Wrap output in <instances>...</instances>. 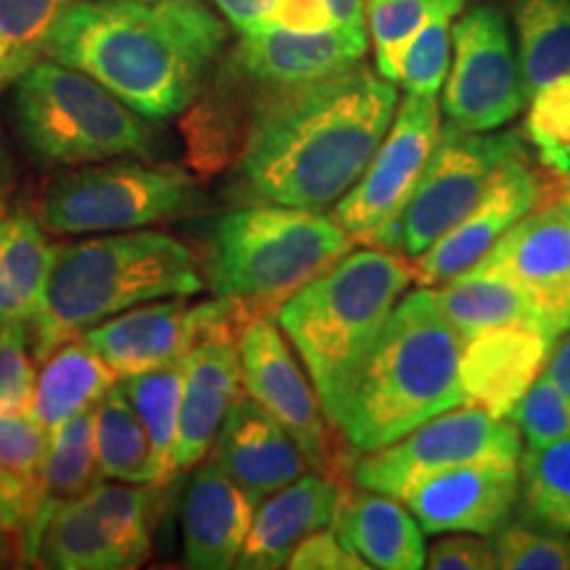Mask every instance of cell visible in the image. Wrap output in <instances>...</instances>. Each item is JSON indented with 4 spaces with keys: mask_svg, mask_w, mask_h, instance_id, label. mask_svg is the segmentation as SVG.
I'll return each instance as SVG.
<instances>
[{
    "mask_svg": "<svg viewBox=\"0 0 570 570\" xmlns=\"http://www.w3.org/2000/svg\"><path fill=\"white\" fill-rule=\"evenodd\" d=\"M436 302L462 336V344L475 333L499 325H525L544 333V325L523 291L508 275L483 265L444 283V288L436 291Z\"/></svg>",
    "mask_w": 570,
    "mask_h": 570,
    "instance_id": "cell-28",
    "label": "cell"
},
{
    "mask_svg": "<svg viewBox=\"0 0 570 570\" xmlns=\"http://www.w3.org/2000/svg\"><path fill=\"white\" fill-rule=\"evenodd\" d=\"M227 38V21L202 0H69L46 56L159 125L190 109Z\"/></svg>",
    "mask_w": 570,
    "mask_h": 570,
    "instance_id": "cell-2",
    "label": "cell"
},
{
    "mask_svg": "<svg viewBox=\"0 0 570 570\" xmlns=\"http://www.w3.org/2000/svg\"><path fill=\"white\" fill-rule=\"evenodd\" d=\"M69 0H0V88L46 56L48 38Z\"/></svg>",
    "mask_w": 570,
    "mask_h": 570,
    "instance_id": "cell-34",
    "label": "cell"
},
{
    "mask_svg": "<svg viewBox=\"0 0 570 570\" xmlns=\"http://www.w3.org/2000/svg\"><path fill=\"white\" fill-rule=\"evenodd\" d=\"M441 117L436 96L407 92L373 159L336 204V223L362 244H375L407 206L436 146Z\"/></svg>",
    "mask_w": 570,
    "mask_h": 570,
    "instance_id": "cell-14",
    "label": "cell"
},
{
    "mask_svg": "<svg viewBox=\"0 0 570 570\" xmlns=\"http://www.w3.org/2000/svg\"><path fill=\"white\" fill-rule=\"evenodd\" d=\"M254 502L217 462H198L183 497V560L196 570L235 568L252 531Z\"/></svg>",
    "mask_w": 570,
    "mask_h": 570,
    "instance_id": "cell-22",
    "label": "cell"
},
{
    "mask_svg": "<svg viewBox=\"0 0 570 570\" xmlns=\"http://www.w3.org/2000/svg\"><path fill=\"white\" fill-rule=\"evenodd\" d=\"M206 288L202 259L161 230H119L56 246L51 277L30 327L38 365L63 341L82 336L119 312Z\"/></svg>",
    "mask_w": 570,
    "mask_h": 570,
    "instance_id": "cell-4",
    "label": "cell"
},
{
    "mask_svg": "<svg viewBox=\"0 0 570 570\" xmlns=\"http://www.w3.org/2000/svg\"><path fill=\"white\" fill-rule=\"evenodd\" d=\"M294 570H365L367 562L356 554L333 525L306 537L291 554Z\"/></svg>",
    "mask_w": 570,
    "mask_h": 570,
    "instance_id": "cell-44",
    "label": "cell"
},
{
    "mask_svg": "<svg viewBox=\"0 0 570 570\" xmlns=\"http://www.w3.org/2000/svg\"><path fill=\"white\" fill-rule=\"evenodd\" d=\"M212 3L223 13L227 27L238 35H248L273 24L277 0H212Z\"/></svg>",
    "mask_w": 570,
    "mask_h": 570,
    "instance_id": "cell-46",
    "label": "cell"
},
{
    "mask_svg": "<svg viewBox=\"0 0 570 570\" xmlns=\"http://www.w3.org/2000/svg\"><path fill=\"white\" fill-rule=\"evenodd\" d=\"M161 483L96 481L82 497L48 504L35 566L127 570L151 558Z\"/></svg>",
    "mask_w": 570,
    "mask_h": 570,
    "instance_id": "cell-9",
    "label": "cell"
},
{
    "mask_svg": "<svg viewBox=\"0 0 570 570\" xmlns=\"http://www.w3.org/2000/svg\"><path fill=\"white\" fill-rule=\"evenodd\" d=\"M346 489L338 475L304 473L302 479L275 491L259 504V510H254L252 531L235 568H288L291 554L306 537L333 525Z\"/></svg>",
    "mask_w": 570,
    "mask_h": 570,
    "instance_id": "cell-23",
    "label": "cell"
},
{
    "mask_svg": "<svg viewBox=\"0 0 570 570\" xmlns=\"http://www.w3.org/2000/svg\"><path fill=\"white\" fill-rule=\"evenodd\" d=\"M481 460L518 462L520 431L510 417L460 404L425 420L394 444L360 454L348 468V479L362 489L399 497L415 479Z\"/></svg>",
    "mask_w": 570,
    "mask_h": 570,
    "instance_id": "cell-11",
    "label": "cell"
},
{
    "mask_svg": "<svg viewBox=\"0 0 570 570\" xmlns=\"http://www.w3.org/2000/svg\"><path fill=\"white\" fill-rule=\"evenodd\" d=\"M119 377L82 336L63 341L42 360L35 381L32 415L48 433L69 417L96 407Z\"/></svg>",
    "mask_w": 570,
    "mask_h": 570,
    "instance_id": "cell-27",
    "label": "cell"
},
{
    "mask_svg": "<svg viewBox=\"0 0 570 570\" xmlns=\"http://www.w3.org/2000/svg\"><path fill=\"white\" fill-rule=\"evenodd\" d=\"M525 154L520 132H468L444 125L407 206L377 246L417 259L481 202L499 169Z\"/></svg>",
    "mask_w": 570,
    "mask_h": 570,
    "instance_id": "cell-10",
    "label": "cell"
},
{
    "mask_svg": "<svg viewBox=\"0 0 570 570\" xmlns=\"http://www.w3.org/2000/svg\"><path fill=\"white\" fill-rule=\"evenodd\" d=\"M529 446H547L570 436V404L550 375H539L510 415Z\"/></svg>",
    "mask_w": 570,
    "mask_h": 570,
    "instance_id": "cell-41",
    "label": "cell"
},
{
    "mask_svg": "<svg viewBox=\"0 0 570 570\" xmlns=\"http://www.w3.org/2000/svg\"><path fill=\"white\" fill-rule=\"evenodd\" d=\"M552 346L544 333L525 325H499L470 336L460 354L465 404L494 417H510L544 370Z\"/></svg>",
    "mask_w": 570,
    "mask_h": 570,
    "instance_id": "cell-21",
    "label": "cell"
},
{
    "mask_svg": "<svg viewBox=\"0 0 570 570\" xmlns=\"http://www.w3.org/2000/svg\"><path fill=\"white\" fill-rule=\"evenodd\" d=\"M396 106V85L365 61L296 88L262 85L238 190L254 204L302 209L341 202L386 138Z\"/></svg>",
    "mask_w": 570,
    "mask_h": 570,
    "instance_id": "cell-1",
    "label": "cell"
},
{
    "mask_svg": "<svg viewBox=\"0 0 570 570\" xmlns=\"http://www.w3.org/2000/svg\"><path fill=\"white\" fill-rule=\"evenodd\" d=\"M240 377L246 394L259 402L294 436L312 470L344 479L348 458L336 454L323 404L309 375L291 354L281 325L269 315L254 317L238 336Z\"/></svg>",
    "mask_w": 570,
    "mask_h": 570,
    "instance_id": "cell-15",
    "label": "cell"
},
{
    "mask_svg": "<svg viewBox=\"0 0 570 570\" xmlns=\"http://www.w3.org/2000/svg\"><path fill=\"white\" fill-rule=\"evenodd\" d=\"M520 462V460H518ZM518 462L481 460L423 475L402 489L423 533L497 537L508 525L520 494Z\"/></svg>",
    "mask_w": 570,
    "mask_h": 570,
    "instance_id": "cell-17",
    "label": "cell"
},
{
    "mask_svg": "<svg viewBox=\"0 0 570 570\" xmlns=\"http://www.w3.org/2000/svg\"><path fill=\"white\" fill-rule=\"evenodd\" d=\"M479 265L508 275L523 291L552 344L570 331V209L566 196H554L525 214Z\"/></svg>",
    "mask_w": 570,
    "mask_h": 570,
    "instance_id": "cell-16",
    "label": "cell"
},
{
    "mask_svg": "<svg viewBox=\"0 0 570 570\" xmlns=\"http://www.w3.org/2000/svg\"><path fill=\"white\" fill-rule=\"evenodd\" d=\"M462 336L439 309L436 291H412L394 306L362 365L336 431L352 458L389 446L441 412L465 404Z\"/></svg>",
    "mask_w": 570,
    "mask_h": 570,
    "instance_id": "cell-3",
    "label": "cell"
},
{
    "mask_svg": "<svg viewBox=\"0 0 570 570\" xmlns=\"http://www.w3.org/2000/svg\"><path fill=\"white\" fill-rule=\"evenodd\" d=\"M547 198V185L537 169L515 156L499 169L494 183L462 223L444 238L412 259V273L420 285H444L479 262L512 230L525 214H531Z\"/></svg>",
    "mask_w": 570,
    "mask_h": 570,
    "instance_id": "cell-18",
    "label": "cell"
},
{
    "mask_svg": "<svg viewBox=\"0 0 570 570\" xmlns=\"http://www.w3.org/2000/svg\"><path fill=\"white\" fill-rule=\"evenodd\" d=\"M40 475L51 502L82 497L96 483V407L53 428L51 436H48V452L42 460Z\"/></svg>",
    "mask_w": 570,
    "mask_h": 570,
    "instance_id": "cell-33",
    "label": "cell"
},
{
    "mask_svg": "<svg viewBox=\"0 0 570 570\" xmlns=\"http://www.w3.org/2000/svg\"><path fill=\"white\" fill-rule=\"evenodd\" d=\"M547 375L552 377V383L560 389V394L570 404V336L554 346L552 360L547 362Z\"/></svg>",
    "mask_w": 570,
    "mask_h": 570,
    "instance_id": "cell-48",
    "label": "cell"
},
{
    "mask_svg": "<svg viewBox=\"0 0 570 570\" xmlns=\"http://www.w3.org/2000/svg\"><path fill=\"white\" fill-rule=\"evenodd\" d=\"M204 206L202 185L188 169L111 159L56 175L42 190L38 219L53 235H92L173 223Z\"/></svg>",
    "mask_w": 570,
    "mask_h": 570,
    "instance_id": "cell-8",
    "label": "cell"
},
{
    "mask_svg": "<svg viewBox=\"0 0 570 570\" xmlns=\"http://www.w3.org/2000/svg\"><path fill=\"white\" fill-rule=\"evenodd\" d=\"M183 399L173 475L194 470L217 439L219 425L244 389L238 341L209 338L198 344L183 362Z\"/></svg>",
    "mask_w": 570,
    "mask_h": 570,
    "instance_id": "cell-24",
    "label": "cell"
},
{
    "mask_svg": "<svg viewBox=\"0 0 570 570\" xmlns=\"http://www.w3.org/2000/svg\"><path fill=\"white\" fill-rule=\"evenodd\" d=\"M11 122L32 159L51 167L146 156L159 142L156 122L90 75L48 56L13 82Z\"/></svg>",
    "mask_w": 570,
    "mask_h": 570,
    "instance_id": "cell-7",
    "label": "cell"
},
{
    "mask_svg": "<svg viewBox=\"0 0 570 570\" xmlns=\"http://www.w3.org/2000/svg\"><path fill=\"white\" fill-rule=\"evenodd\" d=\"M209 452L254 508L309 470L294 436L248 394L235 399Z\"/></svg>",
    "mask_w": 570,
    "mask_h": 570,
    "instance_id": "cell-19",
    "label": "cell"
},
{
    "mask_svg": "<svg viewBox=\"0 0 570 570\" xmlns=\"http://www.w3.org/2000/svg\"><path fill=\"white\" fill-rule=\"evenodd\" d=\"M19 558V547L9 533L0 529V568H9L13 566V560Z\"/></svg>",
    "mask_w": 570,
    "mask_h": 570,
    "instance_id": "cell-49",
    "label": "cell"
},
{
    "mask_svg": "<svg viewBox=\"0 0 570 570\" xmlns=\"http://www.w3.org/2000/svg\"><path fill=\"white\" fill-rule=\"evenodd\" d=\"M183 362H173V365H161L146 370V373L119 377V386H122L127 399H130L140 423L146 425L148 439H151L156 479H159V483L173 479V452L177 441V423H180L185 375Z\"/></svg>",
    "mask_w": 570,
    "mask_h": 570,
    "instance_id": "cell-32",
    "label": "cell"
},
{
    "mask_svg": "<svg viewBox=\"0 0 570 570\" xmlns=\"http://www.w3.org/2000/svg\"><path fill=\"white\" fill-rule=\"evenodd\" d=\"M529 148L537 156L558 196L570 190V75L560 77L531 96V109L525 117Z\"/></svg>",
    "mask_w": 570,
    "mask_h": 570,
    "instance_id": "cell-35",
    "label": "cell"
},
{
    "mask_svg": "<svg viewBox=\"0 0 570 570\" xmlns=\"http://www.w3.org/2000/svg\"><path fill=\"white\" fill-rule=\"evenodd\" d=\"M48 436L51 433L38 423L32 412L0 415V465L21 475H40Z\"/></svg>",
    "mask_w": 570,
    "mask_h": 570,
    "instance_id": "cell-42",
    "label": "cell"
},
{
    "mask_svg": "<svg viewBox=\"0 0 570 570\" xmlns=\"http://www.w3.org/2000/svg\"><path fill=\"white\" fill-rule=\"evenodd\" d=\"M412 281V265L399 254L360 248L312 277L277 309V325L302 356L331 425Z\"/></svg>",
    "mask_w": 570,
    "mask_h": 570,
    "instance_id": "cell-5",
    "label": "cell"
},
{
    "mask_svg": "<svg viewBox=\"0 0 570 570\" xmlns=\"http://www.w3.org/2000/svg\"><path fill=\"white\" fill-rule=\"evenodd\" d=\"M248 323L252 317L227 298L190 304L188 296H175L119 312L85 331L82 338L117 377H127L183 362L209 338L238 341Z\"/></svg>",
    "mask_w": 570,
    "mask_h": 570,
    "instance_id": "cell-12",
    "label": "cell"
},
{
    "mask_svg": "<svg viewBox=\"0 0 570 570\" xmlns=\"http://www.w3.org/2000/svg\"><path fill=\"white\" fill-rule=\"evenodd\" d=\"M520 523L570 537V436L520 452Z\"/></svg>",
    "mask_w": 570,
    "mask_h": 570,
    "instance_id": "cell-31",
    "label": "cell"
},
{
    "mask_svg": "<svg viewBox=\"0 0 570 570\" xmlns=\"http://www.w3.org/2000/svg\"><path fill=\"white\" fill-rule=\"evenodd\" d=\"M35 365L30 325H0V415L32 412Z\"/></svg>",
    "mask_w": 570,
    "mask_h": 570,
    "instance_id": "cell-40",
    "label": "cell"
},
{
    "mask_svg": "<svg viewBox=\"0 0 570 570\" xmlns=\"http://www.w3.org/2000/svg\"><path fill=\"white\" fill-rule=\"evenodd\" d=\"M96 449L98 473L104 479L122 483H159L151 439L119 381L96 404Z\"/></svg>",
    "mask_w": 570,
    "mask_h": 570,
    "instance_id": "cell-30",
    "label": "cell"
},
{
    "mask_svg": "<svg viewBox=\"0 0 570 570\" xmlns=\"http://www.w3.org/2000/svg\"><path fill=\"white\" fill-rule=\"evenodd\" d=\"M449 6L462 9L465 0H367V30L375 48V69L399 82V67L407 42L433 13Z\"/></svg>",
    "mask_w": 570,
    "mask_h": 570,
    "instance_id": "cell-36",
    "label": "cell"
},
{
    "mask_svg": "<svg viewBox=\"0 0 570 570\" xmlns=\"http://www.w3.org/2000/svg\"><path fill=\"white\" fill-rule=\"evenodd\" d=\"M48 504L51 499L46 494L40 475H21L0 465V529L19 541V552L27 560H35L40 523Z\"/></svg>",
    "mask_w": 570,
    "mask_h": 570,
    "instance_id": "cell-38",
    "label": "cell"
},
{
    "mask_svg": "<svg viewBox=\"0 0 570 570\" xmlns=\"http://www.w3.org/2000/svg\"><path fill=\"white\" fill-rule=\"evenodd\" d=\"M341 30L367 42V0H327Z\"/></svg>",
    "mask_w": 570,
    "mask_h": 570,
    "instance_id": "cell-47",
    "label": "cell"
},
{
    "mask_svg": "<svg viewBox=\"0 0 570 570\" xmlns=\"http://www.w3.org/2000/svg\"><path fill=\"white\" fill-rule=\"evenodd\" d=\"M425 568L433 570H497V544L479 533H444L425 550Z\"/></svg>",
    "mask_w": 570,
    "mask_h": 570,
    "instance_id": "cell-43",
    "label": "cell"
},
{
    "mask_svg": "<svg viewBox=\"0 0 570 570\" xmlns=\"http://www.w3.org/2000/svg\"><path fill=\"white\" fill-rule=\"evenodd\" d=\"M518 63L525 98L570 75V0H515Z\"/></svg>",
    "mask_w": 570,
    "mask_h": 570,
    "instance_id": "cell-29",
    "label": "cell"
},
{
    "mask_svg": "<svg viewBox=\"0 0 570 570\" xmlns=\"http://www.w3.org/2000/svg\"><path fill=\"white\" fill-rule=\"evenodd\" d=\"M452 53L444 85L449 125L491 132L515 119L529 98L520 77L510 24L497 6H473L452 24Z\"/></svg>",
    "mask_w": 570,
    "mask_h": 570,
    "instance_id": "cell-13",
    "label": "cell"
},
{
    "mask_svg": "<svg viewBox=\"0 0 570 570\" xmlns=\"http://www.w3.org/2000/svg\"><path fill=\"white\" fill-rule=\"evenodd\" d=\"M562 196H566V202H568V209H570V190H568V194H562Z\"/></svg>",
    "mask_w": 570,
    "mask_h": 570,
    "instance_id": "cell-50",
    "label": "cell"
},
{
    "mask_svg": "<svg viewBox=\"0 0 570 570\" xmlns=\"http://www.w3.org/2000/svg\"><path fill=\"white\" fill-rule=\"evenodd\" d=\"M56 246L35 214L17 209L0 217V325L38 320L51 277Z\"/></svg>",
    "mask_w": 570,
    "mask_h": 570,
    "instance_id": "cell-26",
    "label": "cell"
},
{
    "mask_svg": "<svg viewBox=\"0 0 570 570\" xmlns=\"http://www.w3.org/2000/svg\"><path fill=\"white\" fill-rule=\"evenodd\" d=\"M273 24L296 32H320L338 27L327 0H277Z\"/></svg>",
    "mask_w": 570,
    "mask_h": 570,
    "instance_id": "cell-45",
    "label": "cell"
},
{
    "mask_svg": "<svg viewBox=\"0 0 570 570\" xmlns=\"http://www.w3.org/2000/svg\"><path fill=\"white\" fill-rule=\"evenodd\" d=\"M333 529L352 550L381 570L425 568L423 529L399 497L373 489H346Z\"/></svg>",
    "mask_w": 570,
    "mask_h": 570,
    "instance_id": "cell-25",
    "label": "cell"
},
{
    "mask_svg": "<svg viewBox=\"0 0 570 570\" xmlns=\"http://www.w3.org/2000/svg\"><path fill=\"white\" fill-rule=\"evenodd\" d=\"M352 246V235L323 209L252 204L214 223L206 285L252 320L273 315Z\"/></svg>",
    "mask_w": 570,
    "mask_h": 570,
    "instance_id": "cell-6",
    "label": "cell"
},
{
    "mask_svg": "<svg viewBox=\"0 0 570 570\" xmlns=\"http://www.w3.org/2000/svg\"><path fill=\"white\" fill-rule=\"evenodd\" d=\"M497 558L504 570H570V537L533 525H504L497 533Z\"/></svg>",
    "mask_w": 570,
    "mask_h": 570,
    "instance_id": "cell-39",
    "label": "cell"
},
{
    "mask_svg": "<svg viewBox=\"0 0 570 570\" xmlns=\"http://www.w3.org/2000/svg\"><path fill=\"white\" fill-rule=\"evenodd\" d=\"M367 42L356 40L341 27L320 32H296L267 24L240 35L225 59L248 80L267 88H296L338 75L365 59Z\"/></svg>",
    "mask_w": 570,
    "mask_h": 570,
    "instance_id": "cell-20",
    "label": "cell"
},
{
    "mask_svg": "<svg viewBox=\"0 0 570 570\" xmlns=\"http://www.w3.org/2000/svg\"><path fill=\"white\" fill-rule=\"evenodd\" d=\"M462 9L449 6L433 13L407 42L399 67V85L412 96H439L452 61V24Z\"/></svg>",
    "mask_w": 570,
    "mask_h": 570,
    "instance_id": "cell-37",
    "label": "cell"
}]
</instances>
